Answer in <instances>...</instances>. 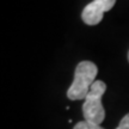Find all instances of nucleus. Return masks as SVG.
<instances>
[{
	"label": "nucleus",
	"instance_id": "6",
	"mask_svg": "<svg viewBox=\"0 0 129 129\" xmlns=\"http://www.w3.org/2000/svg\"><path fill=\"white\" fill-rule=\"evenodd\" d=\"M128 61H129V53H128Z\"/></svg>",
	"mask_w": 129,
	"mask_h": 129
},
{
	"label": "nucleus",
	"instance_id": "3",
	"mask_svg": "<svg viewBox=\"0 0 129 129\" xmlns=\"http://www.w3.org/2000/svg\"><path fill=\"white\" fill-rule=\"evenodd\" d=\"M116 0H93L87 4L83 10L81 18L87 25H97L103 19V14L106 11H110Z\"/></svg>",
	"mask_w": 129,
	"mask_h": 129
},
{
	"label": "nucleus",
	"instance_id": "2",
	"mask_svg": "<svg viewBox=\"0 0 129 129\" xmlns=\"http://www.w3.org/2000/svg\"><path fill=\"white\" fill-rule=\"evenodd\" d=\"M106 90V85L102 80H96L90 88L86 98L84 99L83 114L85 121L90 123L101 125L105 118V110L102 104V97Z\"/></svg>",
	"mask_w": 129,
	"mask_h": 129
},
{
	"label": "nucleus",
	"instance_id": "1",
	"mask_svg": "<svg viewBox=\"0 0 129 129\" xmlns=\"http://www.w3.org/2000/svg\"><path fill=\"white\" fill-rule=\"evenodd\" d=\"M98 73L97 66L91 61H81L74 72V80L67 91V97L72 101L85 99L90 88L96 81Z\"/></svg>",
	"mask_w": 129,
	"mask_h": 129
},
{
	"label": "nucleus",
	"instance_id": "5",
	"mask_svg": "<svg viewBox=\"0 0 129 129\" xmlns=\"http://www.w3.org/2000/svg\"><path fill=\"white\" fill-rule=\"evenodd\" d=\"M116 129H129V114H127V115L121 120L120 124H118V127Z\"/></svg>",
	"mask_w": 129,
	"mask_h": 129
},
{
	"label": "nucleus",
	"instance_id": "4",
	"mask_svg": "<svg viewBox=\"0 0 129 129\" xmlns=\"http://www.w3.org/2000/svg\"><path fill=\"white\" fill-rule=\"evenodd\" d=\"M73 129H104V128H102L101 125L98 124L90 123L87 121H81V122H78L77 124L74 125Z\"/></svg>",
	"mask_w": 129,
	"mask_h": 129
}]
</instances>
